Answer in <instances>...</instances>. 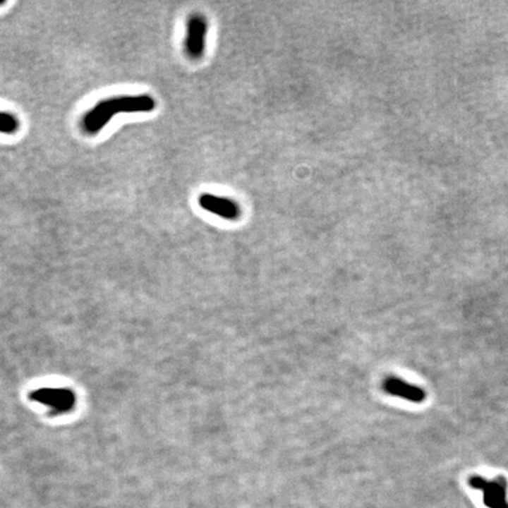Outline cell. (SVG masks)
Listing matches in <instances>:
<instances>
[{
  "label": "cell",
  "instance_id": "cell-1",
  "mask_svg": "<svg viewBox=\"0 0 508 508\" xmlns=\"http://www.w3.org/2000/svg\"><path fill=\"white\" fill-rule=\"evenodd\" d=\"M155 109L152 95H120L105 99L93 106L81 118V128L88 134L98 133L118 113H146Z\"/></svg>",
  "mask_w": 508,
  "mask_h": 508
},
{
  "label": "cell",
  "instance_id": "cell-2",
  "mask_svg": "<svg viewBox=\"0 0 508 508\" xmlns=\"http://www.w3.org/2000/svg\"><path fill=\"white\" fill-rule=\"evenodd\" d=\"M208 20L200 13L190 14L186 23V35L183 49L190 59H200L206 49Z\"/></svg>",
  "mask_w": 508,
  "mask_h": 508
},
{
  "label": "cell",
  "instance_id": "cell-3",
  "mask_svg": "<svg viewBox=\"0 0 508 508\" xmlns=\"http://www.w3.org/2000/svg\"><path fill=\"white\" fill-rule=\"evenodd\" d=\"M469 485L476 490H483V502L488 508H508L507 481L504 476L487 480L481 476H472Z\"/></svg>",
  "mask_w": 508,
  "mask_h": 508
},
{
  "label": "cell",
  "instance_id": "cell-4",
  "mask_svg": "<svg viewBox=\"0 0 508 508\" xmlns=\"http://www.w3.org/2000/svg\"><path fill=\"white\" fill-rule=\"evenodd\" d=\"M199 205L205 211L218 215L226 220H236L241 215V206L239 202L231 198L217 194L202 193L199 195Z\"/></svg>",
  "mask_w": 508,
  "mask_h": 508
},
{
  "label": "cell",
  "instance_id": "cell-5",
  "mask_svg": "<svg viewBox=\"0 0 508 508\" xmlns=\"http://www.w3.org/2000/svg\"><path fill=\"white\" fill-rule=\"evenodd\" d=\"M35 401L47 406L52 412L66 413L74 406V395L65 388H42L32 394Z\"/></svg>",
  "mask_w": 508,
  "mask_h": 508
},
{
  "label": "cell",
  "instance_id": "cell-6",
  "mask_svg": "<svg viewBox=\"0 0 508 508\" xmlns=\"http://www.w3.org/2000/svg\"><path fill=\"white\" fill-rule=\"evenodd\" d=\"M382 389L387 394L405 399L407 401L414 402V404H421L426 400L425 389L397 377H386L382 381Z\"/></svg>",
  "mask_w": 508,
  "mask_h": 508
},
{
  "label": "cell",
  "instance_id": "cell-7",
  "mask_svg": "<svg viewBox=\"0 0 508 508\" xmlns=\"http://www.w3.org/2000/svg\"><path fill=\"white\" fill-rule=\"evenodd\" d=\"M20 128V121L13 113L0 111V133L14 134Z\"/></svg>",
  "mask_w": 508,
  "mask_h": 508
}]
</instances>
